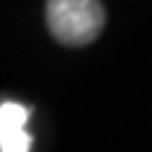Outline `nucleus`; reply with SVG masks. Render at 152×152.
<instances>
[{
    "mask_svg": "<svg viewBox=\"0 0 152 152\" xmlns=\"http://www.w3.org/2000/svg\"><path fill=\"white\" fill-rule=\"evenodd\" d=\"M48 28L62 45H88L104 28V7L100 0H48Z\"/></svg>",
    "mask_w": 152,
    "mask_h": 152,
    "instance_id": "obj_1",
    "label": "nucleus"
},
{
    "mask_svg": "<svg viewBox=\"0 0 152 152\" xmlns=\"http://www.w3.org/2000/svg\"><path fill=\"white\" fill-rule=\"evenodd\" d=\"M26 119H28V107L19 102L0 104V150L2 152H28L31 150V135L24 128Z\"/></svg>",
    "mask_w": 152,
    "mask_h": 152,
    "instance_id": "obj_2",
    "label": "nucleus"
}]
</instances>
